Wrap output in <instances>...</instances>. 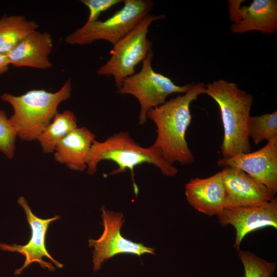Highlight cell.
<instances>
[{"label":"cell","instance_id":"obj_1","mask_svg":"<svg viewBox=\"0 0 277 277\" xmlns=\"http://www.w3.org/2000/svg\"><path fill=\"white\" fill-rule=\"evenodd\" d=\"M205 93L203 83H193L183 95L166 101L147 113V118L157 127V136L153 145L170 164L177 162L188 165L195 161L186 140V131L191 121L190 106L199 95Z\"/></svg>","mask_w":277,"mask_h":277},{"label":"cell","instance_id":"obj_2","mask_svg":"<svg viewBox=\"0 0 277 277\" xmlns=\"http://www.w3.org/2000/svg\"><path fill=\"white\" fill-rule=\"evenodd\" d=\"M205 94L213 98L220 108L224 129L221 145L223 158L250 152L248 125L252 95L224 80L208 84Z\"/></svg>","mask_w":277,"mask_h":277},{"label":"cell","instance_id":"obj_3","mask_svg":"<svg viewBox=\"0 0 277 277\" xmlns=\"http://www.w3.org/2000/svg\"><path fill=\"white\" fill-rule=\"evenodd\" d=\"M103 160L111 161L118 167L109 175L130 170L136 196L138 189L134 180L133 171L138 165L152 164L168 177L175 176L178 172L176 168L164 159L158 148L153 145L149 147H142L126 131L115 133L103 142L95 140L93 141L86 160L88 174H94L97 171L98 163Z\"/></svg>","mask_w":277,"mask_h":277},{"label":"cell","instance_id":"obj_4","mask_svg":"<svg viewBox=\"0 0 277 277\" xmlns=\"http://www.w3.org/2000/svg\"><path fill=\"white\" fill-rule=\"evenodd\" d=\"M71 90L69 78L55 92L33 89L19 96L3 93L2 100L13 109L9 120L17 136L26 141L37 140L58 112L60 104L70 97Z\"/></svg>","mask_w":277,"mask_h":277},{"label":"cell","instance_id":"obj_5","mask_svg":"<svg viewBox=\"0 0 277 277\" xmlns=\"http://www.w3.org/2000/svg\"><path fill=\"white\" fill-rule=\"evenodd\" d=\"M124 6L105 21L86 22L68 35V44L85 45L100 40L113 45L130 32L151 11L150 0H125Z\"/></svg>","mask_w":277,"mask_h":277},{"label":"cell","instance_id":"obj_6","mask_svg":"<svg viewBox=\"0 0 277 277\" xmlns=\"http://www.w3.org/2000/svg\"><path fill=\"white\" fill-rule=\"evenodd\" d=\"M165 17L164 15L147 14L130 32L113 45L109 59L97 70L104 76H112L117 89L126 78L134 73L136 65L143 62L151 50L152 43L147 38L150 25Z\"/></svg>","mask_w":277,"mask_h":277},{"label":"cell","instance_id":"obj_7","mask_svg":"<svg viewBox=\"0 0 277 277\" xmlns=\"http://www.w3.org/2000/svg\"><path fill=\"white\" fill-rule=\"evenodd\" d=\"M153 52L150 50L143 61L141 70L124 80L117 93L134 96L140 104L138 124L144 125L147 113L151 109L157 107L166 101L167 97L173 93H185L193 83L178 86L172 80L152 68Z\"/></svg>","mask_w":277,"mask_h":277},{"label":"cell","instance_id":"obj_8","mask_svg":"<svg viewBox=\"0 0 277 277\" xmlns=\"http://www.w3.org/2000/svg\"><path fill=\"white\" fill-rule=\"evenodd\" d=\"M104 232L97 240L90 239L89 246L94 247L93 270L98 271L105 261L117 254L128 253L141 256L145 253L155 254V249L124 238L120 232L124 222L123 214L101 208Z\"/></svg>","mask_w":277,"mask_h":277},{"label":"cell","instance_id":"obj_9","mask_svg":"<svg viewBox=\"0 0 277 277\" xmlns=\"http://www.w3.org/2000/svg\"><path fill=\"white\" fill-rule=\"evenodd\" d=\"M217 165L238 168L265 185L274 196L277 192V140L256 151L221 159Z\"/></svg>","mask_w":277,"mask_h":277},{"label":"cell","instance_id":"obj_10","mask_svg":"<svg viewBox=\"0 0 277 277\" xmlns=\"http://www.w3.org/2000/svg\"><path fill=\"white\" fill-rule=\"evenodd\" d=\"M18 203L24 208L26 215L27 220L31 229V236L28 243L25 245L16 244L8 245L5 243L0 244V249L10 252H17L25 257L23 266L15 271L16 275L19 274L22 271L30 264L36 262L44 268H48L50 271L55 270L54 267L50 263L43 260L44 256L47 257L55 264L58 268H62L63 265L57 261L54 260L49 253L45 247V238L50 223L58 220L59 215L48 219H42L37 217L32 212L26 199L21 196L17 201Z\"/></svg>","mask_w":277,"mask_h":277},{"label":"cell","instance_id":"obj_11","mask_svg":"<svg viewBox=\"0 0 277 277\" xmlns=\"http://www.w3.org/2000/svg\"><path fill=\"white\" fill-rule=\"evenodd\" d=\"M228 2L229 17L233 22L231 32L244 33L259 31L265 34L276 33L277 1L253 0L250 5L242 7L244 1Z\"/></svg>","mask_w":277,"mask_h":277},{"label":"cell","instance_id":"obj_12","mask_svg":"<svg viewBox=\"0 0 277 277\" xmlns=\"http://www.w3.org/2000/svg\"><path fill=\"white\" fill-rule=\"evenodd\" d=\"M222 226L231 225L236 230L234 247L239 249L244 237L265 227L277 229V200L250 207L225 208L217 215Z\"/></svg>","mask_w":277,"mask_h":277},{"label":"cell","instance_id":"obj_13","mask_svg":"<svg viewBox=\"0 0 277 277\" xmlns=\"http://www.w3.org/2000/svg\"><path fill=\"white\" fill-rule=\"evenodd\" d=\"M221 172L225 190V208L255 206L274 199L265 185L243 171L228 166Z\"/></svg>","mask_w":277,"mask_h":277},{"label":"cell","instance_id":"obj_14","mask_svg":"<svg viewBox=\"0 0 277 277\" xmlns=\"http://www.w3.org/2000/svg\"><path fill=\"white\" fill-rule=\"evenodd\" d=\"M188 203L208 216L219 215L225 209V190L222 172L202 179H191L185 184Z\"/></svg>","mask_w":277,"mask_h":277},{"label":"cell","instance_id":"obj_15","mask_svg":"<svg viewBox=\"0 0 277 277\" xmlns=\"http://www.w3.org/2000/svg\"><path fill=\"white\" fill-rule=\"evenodd\" d=\"M52 48L51 35L36 31L19 43L6 56L10 65L15 67L46 69L52 66L49 58Z\"/></svg>","mask_w":277,"mask_h":277},{"label":"cell","instance_id":"obj_16","mask_svg":"<svg viewBox=\"0 0 277 277\" xmlns=\"http://www.w3.org/2000/svg\"><path fill=\"white\" fill-rule=\"evenodd\" d=\"M95 135L86 127H77L57 145L54 159L74 171L87 169L86 160Z\"/></svg>","mask_w":277,"mask_h":277},{"label":"cell","instance_id":"obj_17","mask_svg":"<svg viewBox=\"0 0 277 277\" xmlns=\"http://www.w3.org/2000/svg\"><path fill=\"white\" fill-rule=\"evenodd\" d=\"M38 27L36 22L23 15L3 16L0 18V53L6 55Z\"/></svg>","mask_w":277,"mask_h":277},{"label":"cell","instance_id":"obj_18","mask_svg":"<svg viewBox=\"0 0 277 277\" xmlns=\"http://www.w3.org/2000/svg\"><path fill=\"white\" fill-rule=\"evenodd\" d=\"M77 125L76 117L72 111L67 110L62 113L57 112L37 139L43 152H54L59 142L76 128Z\"/></svg>","mask_w":277,"mask_h":277},{"label":"cell","instance_id":"obj_19","mask_svg":"<svg viewBox=\"0 0 277 277\" xmlns=\"http://www.w3.org/2000/svg\"><path fill=\"white\" fill-rule=\"evenodd\" d=\"M248 135L255 145L263 141L277 140V111L250 116Z\"/></svg>","mask_w":277,"mask_h":277},{"label":"cell","instance_id":"obj_20","mask_svg":"<svg viewBox=\"0 0 277 277\" xmlns=\"http://www.w3.org/2000/svg\"><path fill=\"white\" fill-rule=\"evenodd\" d=\"M243 265L244 277H273L275 262H269L248 251L238 249Z\"/></svg>","mask_w":277,"mask_h":277},{"label":"cell","instance_id":"obj_21","mask_svg":"<svg viewBox=\"0 0 277 277\" xmlns=\"http://www.w3.org/2000/svg\"><path fill=\"white\" fill-rule=\"evenodd\" d=\"M16 133L6 111L0 109V151L9 159L15 153Z\"/></svg>","mask_w":277,"mask_h":277},{"label":"cell","instance_id":"obj_22","mask_svg":"<svg viewBox=\"0 0 277 277\" xmlns=\"http://www.w3.org/2000/svg\"><path fill=\"white\" fill-rule=\"evenodd\" d=\"M81 2L88 9L89 15L87 22L98 19L101 13L107 11L114 5L123 1L122 0H82Z\"/></svg>","mask_w":277,"mask_h":277},{"label":"cell","instance_id":"obj_23","mask_svg":"<svg viewBox=\"0 0 277 277\" xmlns=\"http://www.w3.org/2000/svg\"><path fill=\"white\" fill-rule=\"evenodd\" d=\"M9 65L6 55L0 53V76L8 71Z\"/></svg>","mask_w":277,"mask_h":277}]
</instances>
